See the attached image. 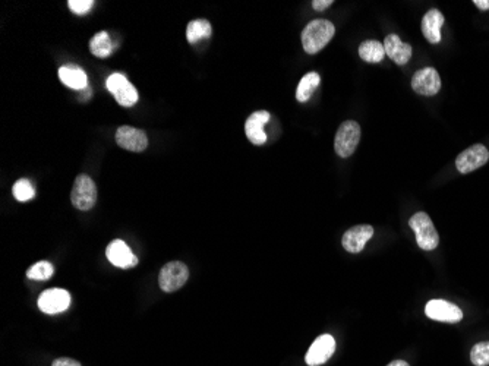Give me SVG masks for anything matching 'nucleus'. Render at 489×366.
<instances>
[{
    "label": "nucleus",
    "instance_id": "f257e3e1",
    "mask_svg": "<svg viewBox=\"0 0 489 366\" xmlns=\"http://www.w3.org/2000/svg\"><path fill=\"white\" fill-rule=\"evenodd\" d=\"M335 34L334 25L327 20H314L302 32V46L309 55H316Z\"/></svg>",
    "mask_w": 489,
    "mask_h": 366
},
{
    "label": "nucleus",
    "instance_id": "f03ea898",
    "mask_svg": "<svg viewBox=\"0 0 489 366\" xmlns=\"http://www.w3.org/2000/svg\"><path fill=\"white\" fill-rule=\"evenodd\" d=\"M409 226L416 233V243L422 251H434L440 243L438 231L427 212H416L412 215Z\"/></svg>",
    "mask_w": 489,
    "mask_h": 366
},
{
    "label": "nucleus",
    "instance_id": "7ed1b4c3",
    "mask_svg": "<svg viewBox=\"0 0 489 366\" xmlns=\"http://www.w3.org/2000/svg\"><path fill=\"white\" fill-rule=\"evenodd\" d=\"M361 141V126L355 121H346L342 123L334 138V149L339 157H350Z\"/></svg>",
    "mask_w": 489,
    "mask_h": 366
},
{
    "label": "nucleus",
    "instance_id": "20e7f679",
    "mask_svg": "<svg viewBox=\"0 0 489 366\" xmlns=\"http://www.w3.org/2000/svg\"><path fill=\"white\" fill-rule=\"evenodd\" d=\"M189 278V269L180 261L167 262L159 274V285L163 292L173 293L179 290Z\"/></svg>",
    "mask_w": 489,
    "mask_h": 366
},
{
    "label": "nucleus",
    "instance_id": "39448f33",
    "mask_svg": "<svg viewBox=\"0 0 489 366\" xmlns=\"http://www.w3.org/2000/svg\"><path fill=\"white\" fill-rule=\"evenodd\" d=\"M71 201L81 211L91 210L97 203V187L94 180L87 175H79L75 179L71 192Z\"/></svg>",
    "mask_w": 489,
    "mask_h": 366
},
{
    "label": "nucleus",
    "instance_id": "423d86ee",
    "mask_svg": "<svg viewBox=\"0 0 489 366\" xmlns=\"http://www.w3.org/2000/svg\"><path fill=\"white\" fill-rule=\"evenodd\" d=\"M107 90L114 95L116 102L123 107H132L138 102V91L122 74H112L106 81Z\"/></svg>",
    "mask_w": 489,
    "mask_h": 366
},
{
    "label": "nucleus",
    "instance_id": "0eeeda50",
    "mask_svg": "<svg viewBox=\"0 0 489 366\" xmlns=\"http://www.w3.org/2000/svg\"><path fill=\"white\" fill-rule=\"evenodd\" d=\"M489 160V151L485 145L475 144L470 148L464 149L456 158V168L460 173L467 175L470 172H475L482 165H485Z\"/></svg>",
    "mask_w": 489,
    "mask_h": 366
},
{
    "label": "nucleus",
    "instance_id": "6e6552de",
    "mask_svg": "<svg viewBox=\"0 0 489 366\" xmlns=\"http://www.w3.org/2000/svg\"><path fill=\"white\" fill-rule=\"evenodd\" d=\"M425 313L428 318L434 321H440V323L456 324L463 320L462 309L454 304L443 301V299H434V301L428 302L425 308Z\"/></svg>",
    "mask_w": 489,
    "mask_h": 366
},
{
    "label": "nucleus",
    "instance_id": "1a4fd4ad",
    "mask_svg": "<svg viewBox=\"0 0 489 366\" xmlns=\"http://www.w3.org/2000/svg\"><path fill=\"white\" fill-rule=\"evenodd\" d=\"M116 142L126 151L141 153L148 147V137L142 129L121 126L116 130Z\"/></svg>",
    "mask_w": 489,
    "mask_h": 366
},
{
    "label": "nucleus",
    "instance_id": "9d476101",
    "mask_svg": "<svg viewBox=\"0 0 489 366\" xmlns=\"http://www.w3.org/2000/svg\"><path fill=\"white\" fill-rule=\"evenodd\" d=\"M412 88L419 95L432 97L441 90V78L434 68L419 69L412 78Z\"/></svg>",
    "mask_w": 489,
    "mask_h": 366
},
{
    "label": "nucleus",
    "instance_id": "9b49d317",
    "mask_svg": "<svg viewBox=\"0 0 489 366\" xmlns=\"http://www.w3.org/2000/svg\"><path fill=\"white\" fill-rule=\"evenodd\" d=\"M71 305V294L63 289H48L39 297V308L48 315L66 311Z\"/></svg>",
    "mask_w": 489,
    "mask_h": 366
},
{
    "label": "nucleus",
    "instance_id": "f8f14e48",
    "mask_svg": "<svg viewBox=\"0 0 489 366\" xmlns=\"http://www.w3.org/2000/svg\"><path fill=\"white\" fill-rule=\"evenodd\" d=\"M335 352V340L330 334L319 336L309 347V351L305 356V362L308 366H319L324 365Z\"/></svg>",
    "mask_w": 489,
    "mask_h": 366
},
{
    "label": "nucleus",
    "instance_id": "ddd939ff",
    "mask_svg": "<svg viewBox=\"0 0 489 366\" xmlns=\"http://www.w3.org/2000/svg\"><path fill=\"white\" fill-rule=\"evenodd\" d=\"M374 236V227L369 224H359L349 229L343 238H342V245L350 254H359L363 251L365 245L368 243L369 239H373Z\"/></svg>",
    "mask_w": 489,
    "mask_h": 366
},
{
    "label": "nucleus",
    "instance_id": "4468645a",
    "mask_svg": "<svg viewBox=\"0 0 489 366\" xmlns=\"http://www.w3.org/2000/svg\"><path fill=\"white\" fill-rule=\"evenodd\" d=\"M107 259L117 269H133L138 265V258L130 251V248L121 239L113 240L106 249Z\"/></svg>",
    "mask_w": 489,
    "mask_h": 366
},
{
    "label": "nucleus",
    "instance_id": "2eb2a0df",
    "mask_svg": "<svg viewBox=\"0 0 489 366\" xmlns=\"http://www.w3.org/2000/svg\"><path fill=\"white\" fill-rule=\"evenodd\" d=\"M269 121V113L267 110H260L252 113L246 119L245 132L248 140L254 145H264L267 142V134L264 126Z\"/></svg>",
    "mask_w": 489,
    "mask_h": 366
},
{
    "label": "nucleus",
    "instance_id": "dca6fc26",
    "mask_svg": "<svg viewBox=\"0 0 489 366\" xmlns=\"http://www.w3.org/2000/svg\"><path fill=\"white\" fill-rule=\"evenodd\" d=\"M385 55L389 56L397 65H404L412 59V46L403 43L398 36L390 34L384 40Z\"/></svg>",
    "mask_w": 489,
    "mask_h": 366
},
{
    "label": "nucleus",
    "instance_id": "f3484780",
    "mask_svg": "<svg viewBox=\"0 0 489 366\" xmlns=\"http://www.w3.org/2000/svg\"><path fill=\"white\" fill-rule=\"evenodd\" d=\"M444 15L438 9H431L424 16L422 32L431 44H438L441 41V28L444 25Z\"/></svg>",
    "mask_w": 489,
    "mask_h": 366
},
{
    "label": "nucleus",
    "instance_id": "a211bd4d",
    "mask_svg": "<svg viewBox=\"0 0 489 366\" xmlns=\"http://www.w3.org/2000/svg\"><path fill=\"white\" fill-rule=\"evenodd\" d=\"M59 78L66 87H69L72 90H78V91L87 90V84H88L87 74L76 65L71 63V65L62 66V68L59 69Z\"/></svg>",
    "mask_w": 489,
    "mask_h": 366
},
{
    "label": "nucleus",
    "instance_id": "6ab92c4d",
    "mask_svg": "<svg viewBox=\"0 0 489 366\" xmlns=\"http://www.w3.org/2000/svg\"><path fill=\"white\" fill-rule=\"evenodd\" d=\"M319 82H321V78L316 72H309L305 76H303L299 82L297 90H296V98L299 103H307L308 100L312 97V94L315 93V90L318 88Z\"/></svg>",
    "mask_w": 489,
    "mask_h": 366
},
{
    "label": "nucleus",
    "instance_id": "aec40b11",
    "mask_svg": "<svg viewBox=\"0 0 489 366\" xmlns=\"http://www.w3.org/2000/svg\"><path fill=\"white\" fill-rule=\"evenodd\" d=\"M359 56L366 63H380L384 60V44L377 40H366L359 46Z\"/></svg>",
    "mask_w": 489,
    "mask_h": 366
},
{
    "label": "nucleus",
    "instance_id": "412c9836",
    "mask_svg": "<svg viewBox=\"0 0 489 366\" xmlns=\"http://www.w3.org/2000/svg\"><path fill=\"white\" fill-rule=\"evenodd\" d=\"M113 41L106 31L97 32L90 40V50L97 57H109L113 53Z\"/></svg>",
    "mask_w": 489,
    "mask_h": 366
},
{
    "label": "nucleus",
    "instance_id": "4be33fe9",
    "mask_svg": "<svg viewBox=\"0 0 489 366\" xmlns=\"http://www.w3.org/2000/svg\"><path fill=\"white\" fill-rule=\"evenodd\" d=\"M211 37V24L207 20H195L188 24L187 28V39L191 44Z\"/></svg>",
    "mask_w": 489,
    "mask_h": 366
},
{
    "label": "nucleus",
    "instance_id": "5701e85b",
    "mask_svg": "<svg viewBox=\"0 0 489 366\" xmlns=\"http://www.w3.org/2000/svg\"><path fill=\"white\" fill-rule=\"evenodd\" d=\"M53 273H55V267L52 264L47 261H39L37 264H34L32 267L28 269L27 277L36 281H44L52 277Z\"/></svg>",
    "mask_w": 489,
    "mask_h": 366
},
{
    "label": "nucleus",
    "instance_id": "b1692460",
    "mask_svg": "<svg viewBox=\"0 0 489 366\" xmlns=\"http://www.w3.org/2000/svg\"><path fill=\"white\" fill-rule=\"evenodd\" d=\"M13 196L16 201L20 203H27L29 199H32L36 196V192H34V188L31 185V182L28 179H20L15 182V185L12 188Z\"/></svg>",
    "mask_w": 489,
    "mask_h": 366
},
{
    "label": "nucleus",
    "instance_id": "393cba45",
    "mask_svg": "<svg viewBox=\"0 0 489 366\" xmlns=\"http://www.w3.org/2000/svg\"><path fill=\"white\" fill-rule=\"evenodd\" d=\"M470 360L475 366H488L489 365V341H482L471 347Z\"/></svg>",
    "mask_w": 489,
    "mask_h": 366
},
{
    "label": "nucleus",
    "instance_id": "a878e982",
    "mask_svg": "<svg viewBox=\"0 0 489 366\" xmlns=\"http://www.w3.org/2000/svg\"><path fill=\"white\" fill-rule=\"evenodd\" d=\"M67 6L75 15H86L93 9L94 2L93 0H69Z\"/></svg>",
    "mask_w": 489,
    "mask_h": 366
},
{
    "label": "nucleus",
    "instance_id": "bb28decb",
    "mask_svg": "<svg viewBox=\"0 0 489 366\" xmlns=\"http://www.w3.org/2000/svg\"><path fill=\"white\" fill-rule=\"evenodd\" d=\"M52 366H81V363L71 358H59L53 362Z\"/></svg>",
    "mask_w": 489,
    "mask_h": 366
},
{
    "label": "nucleus",
    "instance_id": "cd10ccee",
    "mask_svg": "<svg viewBox=\"0 0 489 366\" xmlns=\"http://www.w3.org/2000/svg\"><path fill=\"white\" fill-rule=\"evenodd\" d=\"M333 4H334L333 0H314V2H312V6H314V9H315V11H318V12H323V11L328 9V8H330Z\"/></svg>",
    "mask_w": 489,
    "mask_h": 366
},
{
    "label": "nucleus",
    "instance_id": "c85d7f7f",
    "mask_svg": "<svg viewBox=\"0 0 489 366\" xmlns=\"http://www.w3.org/2000/svg\"><path fill=\"white\" fill-rule=\"evenodd\" d=\"M474 5H476V8L481 11H488L489 9V0H475Z\"/></svg>",
    "mask_w": 489,
    "mask_h": 366
},
{
    "label": "nucleus",
    "instance_id": "c756f323",
    "mask_svg": "<svg viewBox=\"0 0 489 366\" xmlns=\"http://www.w3.org/2000/svg\"><path fill=\"white\" fill-rule=\"evenodd\" d=\"M387 366H410L408 362H404V360H393L391 363H389Z\"/></svg>",
    "mask_w": 489,
    "mask_h": 366
}]
</instances>
